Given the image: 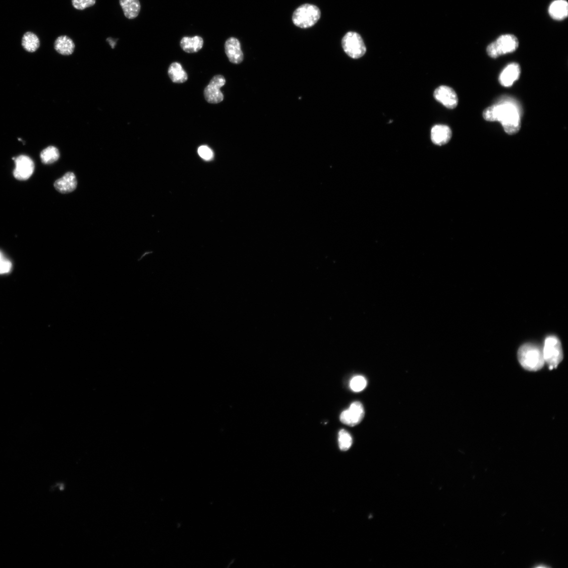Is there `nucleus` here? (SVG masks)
I'll list each match as a JSON object with an SVG mask.
<instances>
[{
    "instance_id": "1",
    "label": "nucleus",
    "mask_w": 568,
    "mask_h": 568,
    "mask_svg": "<svg viewBox=\"0 0 568 568\" xmlns=\"http://www.w3.org/2000/svg\"><path fill=\"white\" fill-rule=\"evenodd\" d=\"M483 117L489 122H499L504 131L509 135L518 133L521 128L519 110L514 105L508 102L487 108L483 111Z\"/></svg>"
},
{
    "instance_id": "2",
    "label": "nucleus",
    "mask_w": 568,
    "mask_h": 568,
    "mask_svg": "<svg viewBox=\"0 0 568 568\" xmlns=\"http://www.w3.org/2000/svg\"><path fill=\"white\" fill-rule=\"evenodd\" d=\"M518 357L521 365L529 371L541 369L545 363L543 350L534 343H527L521 346Z\"/></svg>"
},
{
    "instance_id": "3",
    "label": "nucleus",
    "mask_w": 568,
    "mask_h": 568,
    "mask_svg": "<svg viewBox=\"0 0 568 568\" xmlns=\"http://www.w3.org/2000/svg\"><path fill=\"white\" fill-rule=\"evenodd\" d=\"M321 15V11L317 6L305 4L298 7L294 11L292 20L296 26L307 29L317 23Z\"/></svg>"
},
{
    "instance_id": "4",
    "label": "nucleus",
    "mask_w": 568,
    "mask_h": 568,
    "mask_svg": "<svg viewBox=\"0 0 568 568\" xmlns=\"http://www.w3.org/2000/svg\"><path fill=\"white\" fill-rule=\"evenodd\" d=\"M519 41L517 37L512 34H505L490 44L487 52L490 57L497 58L502 55L515 52L518 48Z\"/></svg>"
},
{
    "instance_id": "5",
    "label": "nucleus",
    "mask_w": 568,
    "mask_h": 568,
    "mask_svg": "<svg viewBox=\"0 0 568 568\" xmlns=\"http://www.w3.org/2000/svg\"><path fill=\"white\" fill-rule=\"evenodd\" d=\"M543 351L545 361L551 369L556 368L563 359L562 343L560 340L556 337L551 336L546 338Z\"/></svg>"
},
{
    "instance_id": "6",
    "label": "nucleus",
    "mask_w": 568,
    "mask_h": 568,
    "mask_svg": "<svg viewBox=\"0 0 568 568\" xmlns=\"http://www.w3.org/2000/svg\"><path fill=\"white\" fill-rule=\"evenodd\" d=\"M341 45L344 52L352 59H359L366 52L364 41L361 36L355 32H349L344 35Z\"/></svg>"
},
{
    "instance_id": "7",
    "label": "nucleus",
    "mask_w": 568,
    "mask_h": 568,
    "mask_svg": "<svg viewBox=\"0 0 568 568\" xmlns=\"http://www.w3.org/2000/svg\"><path fill=\"white\" fill-rule=\"evenodd\" d=\"M15 163V169L13 171L14 178L19 181H26L29 179L33 175L35 165L33 160L29 156L21 155L16 157L12 158Z\"/></svg>"
},
{
    "instance_id": "8",
    "label": "nucleus",
    "mask_w": 568,
    "mask_h": 568,
    "mask_svg": "<svg viewBox=\"0 0 568 568\" xmlns=\"http://www.w3.org/2000/svg\"><path fill=\"white\" fill-rule=\"evenodd\" d=\"M226 83V80L222 76L218 75L212 78L204 90L205 99L209 103L218 104L224 99L220 89L225 85Z\"/></svg>"
},
{
    "instance_id": "9",
    "label": "nucleus",
    "mask_w": 568,
    "mask_h": 568,
    "mask_svg": "<svg viewBox=\"0 0 568 568\" xmlns=\"http://www.w3.org/2000/svg\"><path fill=\"white\" fill-rule=\"evenodd\" d=\"M365 416L364 407L359 402L353 403L350 407L342 412L340 416L341 422L349 426L358 425Z\"/></svg>"
},
{
    "instance_id": "10",
    "label": "nucleus",
    "mask_w": 568,
    "mask_h": 568,
    "mask_svg": "<svg viewBox=\"0 0 568 568\" xmlns=\"http://www.w3.org/2000/svg\"><path fill=\"white\" fill-rule=\"evenodd\" d=\"M434 96L437 101L449 109H454L458 106L457 94L452 88L448 86H442L436 89Z\"/></svg>"
},
{
    "instance_id": "11",
    "label": "nucleus",
    "mask_w": 568,
    "mask_h": 568,
    "mask_svg": "<svg viewBox=\"0 0 568 568\" xmlns=\"http://www.w3.org/2000/svg\"><path fill=\"white\" fill-rule=\"evenodd\" d=\"M521 70L519 65L512 63L502 71L499 78L500 85L505 87H510L517 81L520 76Z\"/></svg>"
},
{
    "instance_id": "12",
    "label": "nucleus",
    "mask_w": 568,
    "mask_h": 568,
    "mask_svg": "<svg viewBox=\"0 0 568 568\" xmlns=\"http://www.w3.org/2000/svg\"><path fill=\"white\" fill-rule=\"evenodd\" d=\"M225 51L231 63L238 64L243 61V53L241 49L240 43L236 38H230L226 41Z\"/></svg>"
},
{
    "instance_id": "13",
    "label": "nucleus",
    "mask_w": 568,
    "mask_h": 568,
    "mask_svg": "<svg viewBox=\"0 0 568 568\" xmlns=\"http://www.w3.org/2000/svg\"><path fill=\"white\" fill-rule=\"evenodd\" d=\"M78 181L75 174L68 172L61 178L54 182V186L56 190L62 194H68L77 189Z\"/></svg>"
},
{
    "instance_id": "14",
    "label": "nucleus",
    "mask_w": 568,
    "mask_h": 568,
    "mask_svg": "<svg viewBox=\"0 0 568 568\" xmlns=\"http://www.w3.org/2000/svg\"><path fill=\"white\" fill-rule=\"evenodd\" d=\"M452 136V130L448 126L436 125L432 129L431 139L436 145L442 146L448 143Z\"/></svg>"
},
{
    "instance_id": "15",
    "label": "nucleus",
    "mask_w": 568,
    "mask_h": 568,
    "mask_svg": "<svg viewBox=\"0 0 568 568\" xmlns=\"http://www.w3.org/2000/svg\"><path fill=\"white\" fill-rule=\"evenodd\" d=\"M548 12L554 20H564L568 15V3L566 0H555L549 6Z\"/></svg>"
},
{
    "instance_id": "16",
    "label": "nucleus",
    "mask_w": 568,
    "mask_h": 568,
    "mask_svg": "<svg viewBox=\"0 0 568 568\" xmlns=\"http://www.w3.org/2000/svg\"><path fill=\"white\" fill-rule=\"evenodd\" d=\"M75 44L67 35H61L56 39L54 49L56 51L63 55H71L75 49Z\"/></svg>"
},
{
    "instance_id": "17",
    "label": "nucleus",
    "mask_w": 568,
    "mask_h": 568,
    "mask_svg": "<svg viewBox=\"0 0 568 568\" xmlns=\"http://www.w3.org/2000/svg\"><path fill=\"white\" fill-rule=\"evenodd\" d=\"M125 16L128 19H134L141 11V4L139 0H119Z\"/></svg>"
},
{
    "instance_id": "18",
    "label": "nucleus",
    "mask_w": 568,
    "mask_h": 568,
    "mask_svg": "<svg viewBox=\"0 0 568 568\" xmlns=\"http://www.w3.org/2000/svg\"><path fill=\"white\" fill-rule=\"evenodd\" d=\"M204 41L199 36L191 37H184L181 41L182 49L186 52L189 53H196L199 51L203 46Z\"/></svg>"
},
{
    "instance_id": "19",
    "label": "nucleus",
    "mask_w": 568,
    "mask_h": 568,
    "mask_svg": "<svg viewBox=\"0 0 568 568\" xmlns=\"http://www.w3.org/2000/svg\"><path fill=\"white\" fill-rule=\"evenodd\" d=\"M169 76L172 81L176 83H183L188 80L187 73L183 70L181 65L177 62L170 65L168 70Z\"/></svg>"
},
{
    "instance_id": "20",
    "label": "nucleus",
    "mask_w": 568,
    "mask_h": 568,
    "mask_svg": "<svg viewBox=\"0 0 568 568\" xmlns=\"http://www.w3.org/2000/svg\"><path fill=\"white\" fill-rule=\"evenodd\" d=\"M22 45L25 51L32 53L39 49L40 42L35 34L27 32L22 37Z\"/></svg>"
},
{
    "instance_id": "21",
    "label": "nucleus",
    "mask_w": 568,
    "mask_h": 568,
    "mask_svg": "<svg viewBox=\"0 0 568 568\" xmlns=\"http://www.w3.org/2000/svg\"><path fill=\"white\" fill-rule=\"evenodd\" d=\"M40 158L43 164H51L59 159L60 152L57 147L50 146L41 152Z\"/></svg>"
},
{
    "instance_id": "22",
    "label": "nucleus",
    "mask_w": 568,
    "mask_h": 568,
    "mask_svg": "<svg viewBox=\"0 0 568 568\" xmlns=\"http://www.w3.org/2000/svg\"><path fill=\"white\" fill-rule=\"evenodd\" d=\"M352 444V439L350 434L345 430H342L339 433V444L340 449L342 451H347Z\"/></svg>"
},
{
    "instance_id": "23",
    "label": "nucleus",
    "mask_w": 568,
    "mask_h": 568,
    "mask_svg": "<svg viewBox=\"0 0 568 568\" xmlns=\"http://www.w3.org/2000/svg\"><path fill=\"white\" fill-rule=\"evenodd\" d=\"M367 386V380L363 376H357L350 381V387L353 392H359L364 390Z\"/></svg>"
},
{
    "instance_id": "24",
    "label": "nucleus",
    "mask_w": 568,
    "mask_h": 568,
    "mask_svg": "<svg viewBox=\"0 0 568 568\" xmlns=\"http://www.w3.org/2000/svg\"><path fill=\"white\" fill-rule=\"evenodd\" d=\"M12 268V264L10 260L7 258L0 251V274H5L10 273Z\"/></svg>"
},
{
    "instance_id": "25",
    "label": "nucleus",
    "mask_w": 568,
    "mask_h": 568,
    "mask_svg": "<svg viewBox=\"0 0 568 568\" xmlns=\"http://www.w3.org/2000/svg\"><path fill=\"white\" fill-rule=\"evenodd\" d=\"M96 3V0H72L73 6L79 10H85L94 5Z\"/></svg>"
},
{
    "instance_id": "26",
    "label": "nucleus",
    "mask_w": 568,
    "mask_h": 568,
    "mask_svg": "<svg viewBox=\"0 0 568 568\" xmlns=\"http://www.w3.org/2000/svg\"><path fill=\"white\" fill-rule=\"evenodd\" d=\"M198 153L202 159L206 160H210L213 157V153L211 149L206 145L201 146L199 148Z\"/></svg>"
},
{
    "instance_id": "27",
    "label": "nucleus",
    "mask_w": 568,
    "mask_h": 568,
    "mask_svg": "<svg viewBox=\"0 0 568 568\" xmlns=\"http://www.w3.org/2000/svg\"><path fill=\"white\" fill-rule=\"evenodd\" d=\"M108 40H110V41H109V42H111L110 39H109ZM113 42V45H114V46H115V43H114L113 42Z\"/></svg>"
}]
</instances>
